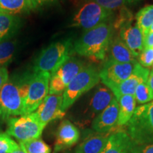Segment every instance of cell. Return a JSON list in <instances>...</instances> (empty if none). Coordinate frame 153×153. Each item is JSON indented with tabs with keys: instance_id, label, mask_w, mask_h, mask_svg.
<instances>
[{
	"instance_id": "obj_28",
	"label": "cell",
	"mask_w": 153,
	"mask_h": 153,
	"mask_svg": "<svg viewBox=\"0 0 153 153\" xmlns=\"http://www.w3.org/2000/svg\"><path fill=\"white\" fill-rule=\"evenodd\" d=\"M19 148L18 144L7 133H0V153H12Z\"/></svg>"
},
{
	"instance_id": "obj_8",
	"label": "cell",
	"mask_w": 153,
	"mask_h": 153,
	"mask_svg": "<svg viewBox=\"0 0 153 153\" xmlns=\"http://www.w3.org/2000/svg\"><path fill=\"white\" fill-rule=\"evenodd\" d=\"M113 14V11L106 9L94 1L88 0L74 14L71 26L83 28L86 31L106 22Z\"/></svg>"
},
{
	"instance_id": "obj_31",
	"label": "cell",
	"mask_w": 153,
	"mask_h": 153,
	"mask_svg": "<svg viewBox=\"0 0 153 153\" xmlns=\"http://www.w3.org/2000/svg\"><path fill=\"white\" fill-rule=\"evenodd\" d=\"M56 1L57 0H30L33 10L53 4L56 3Z\"/></svg>"
},
{
	"instance_id": "obj_10",
	"label": "cell",
	"mask_w": 153,
	"mask_h": 153,
	"mask_svg": "<svg viewBox=\"0 0 153 153\" xmlns=\"http://www.w3.org/2000/svg\"><path fill=\"white\" fill-rule=\"evenodd\" d=\"M135 63H121L107 59L99 70V77L106 87L118 85L128 78Z\"/></svg>"
},
{
	"instance_id": "obj_5",
	"label": "cell",
	"mask_w": 153,
	"mask_h": 153,
	"mask_svg": "<svg viewBox=\"0 0 153 153\" xmlns=\"http://www.w3.org/2000/svg\"><path fill=\"white\" fill-rule=\"evenodd\" d=\"M100 82L99 70L95 66H85L74 76L62 94V108L66 111L82 95L90 91Z\"/></svg>"
},
{
	"instance_id": "obj_30",
	"label": "cell",
	"mask_w": 153,
	"mask_h": 153,
	"mask_svg": "<svg viewBox=\"0 0 153 153\" xmlns=\"http://www.w3.org/2000/svg\"><path fill=\"white\" fill-rule=\"evenodd\" d=\"M139 63L144 68H148L153 65V48L143 49L142 53L139 55Z\"/></svg>"
},
{
	"instance_id": "obj_37",
	"label": "cell",
	"mask_w": 153,
	"mask_h": 153,
	"mask_svg": "<svg viewBox=\"0 0 153 153\" xmlns=\"http://www.w3.org/2000/svg\"><path fill=\"white\" fill-rule=\"evenodd\" d=\"M152 32H153V24L152 25V26H151L150 30V32H149V33H152Z\"/></svg>"
},
{
	"instance_id": "obj_38",
	"label": "cell",
	"mask_w": 153,
	"mask_h": 153,
	"mask_svg": "<svg viewBox=\"0 0 153 153\" xmlns=\"http://www.w3.org/2000/svg\"><path fill=\"white\" fill-rule=\"evenodd\" d=\"M152 69H153V65H152Z\"/></svg>"
},
{
	"instance_id": "obj_16",
	"label": "cell",
	"mask_w": 153,
	"mask_h": 153,
	"mask_svg": "<svg viewBox=\"0 0 153 153\" xmlns=\"http://www.w3.org/2000/svg\"><path fill=\"white\" fill-rule=\"evenodd\" d=\"M120 38L135 57H138L144 49L143 36L134 21L120 28Z\"/></svg>"
},
{
	"instance_id": "obj_3",
	"label": "cell",
	"mask_w": 153,
	"mask_h": 153,
	"mask_svg": "<svg viewBox=\"0 0 153 153\" xmlns=\"http://www.w3.org/2000/svg\"><path fill=\"white\" fill-rule=\"evenodd\" d=\"M74 53L71 39H65L51 43L41 51L33 65L34 72L53 73Z\"/></svg>"
},
{
	"instance_id": "obj_15",
	"label": "cell",
	"mask_w": 153,
	"mask_h": 153,
	"mask_svg": "<svg viewBox=\"0 0 153 153\" xmlns=\"http://www.w3.org/2000/svg\"><path fill=\"white\" fill-rule=\"evenodd\" d=\"M79 139V131L70 120H64L59 126L54 145V153L73 146Z\"/></svg>"
},
{
	"instance_id": "obj_24",
	"label": "cell",
	"mask_w": 153,
	"mask_h": 153,
	"mask_svg": "<svg viewBox=\"0 0 153 153\" xmlns=\"http://www.w3.org/2000/svg\"><path fill=\"white\" fill-rule=\"evenodd\" d=\"M16 46V41L8 39L0 43V68H7L12 61Z\"/></svg>"
},
{
	"instance_id": "obj_12",
	"label": "cell",
	"mask_w": 153,
	"mask_h": 153,
	"mask_svg": "<svg viewBox=\"0 0 153 153\" xmlns=\"http://www.w3.org/2000/svg\"><path fill=\"white\" fill-rule=\"evenodd\" d=\"M62 106V94H48L34 113L39 121L46 126L50 122L64 117L65 111Z\"/></svg>"
},
{
	"instance_id": "obj_9",
	"label": "cell",
	"mask_w": 153,
	"mask_h": 153,
	"mask_svg": "<svg viewBox=\"0 0 153 153\" xmlns=\"http://www.w3.org/2000/svg\"><path fill=\"white\" fill-rule=\"evenodd\" d=\"M85 67L78 58L71 57L51 74L49 94H62L74 76Z\"/></svg>"
},
{
	"instance_id": "obj_40",
	"label": "cell",
	"mask_w": 153,
	"mask_h": 153,
	"mask_svg": "<svg viewBox=\"0 0 153 153\" xmlns=\"http://www.w3.org/2000/svg\"><path fill=\"white\" fill-rule=\"evenodd\" d=\"M152 48H153V47H152Z\"/></svg>"
},
{
	"instance_id": "obj_20",
	"label": "cell",
	"mask_w": 153,
	"mask_h": 153,
	"mask_svg": "<svg viewBox=\"0 0 153 153\" xmlns=\"http://www.w3.org/2000/svg\"><path fill=\"white\" fill-rule=\"evenodd\" d=\"M119 105L118 126H126L133 116L136 108V100L134 95H123L117 99Z\"/></svg>"
},
{
	"instance_id": "obj_17",
	"label": "cell",
	"mask_w": 153,
	"mask_h": 153,
	"mask_svg": "<svg viewBox=\"0 0 153 153\" xmlns=\"http://www.w3.org/2000/svg\"><path fill=\"white\" fill-rule=\"evenodd\" d=\"M114 94L106 86L99 85L91 95L87 108L89 118H96L111 104L114 99Z\"/></svg>"
},
{
	"instance_id": "obj_33",
	"label": "cell",
	"mask_w": 153,
	"mask_h": 153,
	"mask_svg": "<svg viewBox=\"0 0 153 153\" xmlns=\"http://www.w3.org/2000/svg\"><path fill=\"white\" fill-rule=\"evenodd\" d=\"M143 47H144V49L153 47V32L148 33V36L144 38Z\"/></svg>"
},
{
	"instance_id": "obj_34",
	"label": "cell",
	"mask_w": 153,
	"mask_h": 153,
	"mask_svg": "<svg viewBox=\"0 0 153 153\" xmlns=\"http://www.w3.org/2000/svg\"><path fill=\"white\" fill-rule=\"evenodd\" d=\"M139 153H153V143L140 145Z\"/></svg>"
},
{
	"instance_id": "obj_29",
	"label": "cell",
	"mask_w": 153,
	"mask_h": 153,
	"mask_svg": "<svg viewBox=\"0 0 153 153\" xmlns=\"http://www.w3.org/2000/svg\"><path fill=\"white\" fill-rule=\"evenodd\" d=\"M133 21L134 20L131 11L128 10L127 7H123L120 9L119 14L115 19L113 27L116 29H120Z\"/></svg>"
},
{
	"instance_id": "obj_1",
	"label": "cell",
	"mask_w": 153,
	"mask_h": 153,
	"mask_svg": "<svg viewBox=\"0 0 153 153\" xmlns=\"http://www.w3.org/2000/svg\"><path fill=\"white\" fill-rule=\"evenodd\" d=\"M113 26L104 22L86 30L74 42V53L96 61L104 60L113 40Z\"/></svg>"
},
{
	"instance_id": "obj_32",
	"label": "cell",
	"mask_w": 153,
	"mask_h": 153,
	"mask_svg": "<svg viewBox=\"0 0 153 153\" xmlns=\"http://www.w3.org/2000/svg\"><path fill=\"white\" fill-rule=\"evenodd\" d=\"M9 72L7 68H0V89L4 85V84L8 81Z\"/></svg>"
},
{
	"instance_id": "obj_6",
	"label": "cell",
	"mask_w": 153,
	"mask_h": 153,
	"mask_svg": "<svg viewBox=\"0 0 153 153\" xmlns=\"http://www.w3.org/2000/svg\"><path fill=\"white\" fill-rule=\"evenodd\" d=\"M24 115V101L19 76L9 77L0 89V120Z\"/></svg>"
},
{
	"instance_id": "obj_18",
	"label": "cell",
	"mask_w": 153,
	"mask_h": 153,
	"mask_svg": "<svg viewBox=\"0 0 153 153\" xmlns=\"http://www.w3.org/2000/svg\"><path fill=\"white\" fill-rule=\"evenodd\" d=\"M110 134L97 133L89 135L76 147L74 153H101L104 150Z\"/></svg>"
},
{
	"instance_id": "obj_2",
	"label": "cell",
	"mask_w": 153,
	"mask_h": 153,
	"mask_svg": "<svg viewBox=\"0 0 153 153\" xmlns=\"http://www.w3.org/2000/svg\"><path fill=\"white\" fill-rule=\"evenodd\" d=\"M19 78L24 101V115L31 114L49 94L51 73L28 72Z\"/></svg>"
},
{
	"instance_id": "obj_4",
	"label": "cell",
	"mask_w": 153,
	"mask_h": 153,
	"mask_svg": "<svg viewBox=\"0 0 153 153\" xmlns=\"http://www.w3.org/2000/svg\"><path fill=\"white\" fill-rule=\"evenodd\" d=\"M126 132L139 145L153 143V101L135 108Z\"/></svg>"
},
{
	"instance_id": "obj_39",
	"label": "cell",
	"mask_w": 153,
	"mask_h": 153,
	"mask_svg": "<svg viewBox=\"0 0 153 153\" xmlns=\"http://www.w3.org/2000/svg\"><path fill=\"white\" fill-rule=\"evenodd\" d=\"M152 70H153V69H152Z\"/></svg>"
},
{
	"instance_id": "obj_23",
	"label": "cell",
	"mask_w": 153,
	"mask_h": 153,
	"mask_svg": "<svg viewBox=\"0 0 153 153\" xmlns=\"http://www.w3.org/2000/svg\"><path fill=\"white\" fill-rule=\"evenodd\" d=\"M136 22L145 38L150 32V28L153 24V5L143 7L137 13Z\"/></svg>"
},
{
	"instance_id": "obj_14",
	"label": "cell",
	"mask_w": 153,
	"mask_h": 153,
	"mask_svg": "<svg viewBox=\"0 0 153 153\" xmlns=\"http://www.w3.org/2000/svg\"><path fill=\"white\" fill-rule=\"evenodd\" d=\"M119 105L114 98L111 104L94 119L92 128L99 133L108 134L116 131L118 126Z\"/></svg>"
},
{
	"instance_id": "obj_21",
	"label": "cell",
	"mask_w": 153,
	"mask_h": 153,
	"mask_svg": "<svg viewBox=\"0 0 153 153\" xmlns=\"http://www.w3.org/2000/svg\"><path fill=\"white\" fill-rule=\"evenodd\" d=\"M30 0H0V12L18 16L33 11Z\"/></svg>"
},
{
	"instance_id": "obj_11",
	"label": "cell",
	"mask_w": 153,
	"mask_h": 153,
	"mask_svg": "<svg viewBox=\"0 0 153 153\" xmlns=\"http://www.w3.org/2000/svg\"><path fill=\"white\" fill-rule=\"evenodd\" d=\"M150 70L144 68L138 62L134 65L133 72L128 79L118 85H111L107 88L112 91L116 99L123 95H135L136 88L140 84L148 81Z\"/></svg>"
},
{
	"instance_id": "obj_22",
	"label": "cell",
	"mask_w": 153,
	"mask_h": 153,
	"mask_svg": "<svg viewBox=\"0 0 153 153\" xmlns=\"http://www.w3.org/2000/svg\"><path fill=\"white\" fill-rule=\"evenodd\" d=\"M21 19L19 16L0 12V43L8 40L21 26Z\"/></svg>"
},
{
	"instance_id": "obj_25",
	"label": "cell",
	"mask_w": 153,
	"mask_h": 153,
	"mask_svg": "<svg viewBox=\"0 0 153 153\" xmlns=\"http://www.w3.org/2000/svg\"><path fill=\"white\" fill-rule=\"evenodd\" d=\"M19 143L24 147L26 153H51V148L41 138Z\"/></svg>"
},
{
	"instance_id": "obj_27",
	"label": "cell",
	"mask_w": 153,
	"mask_h": 153,
	"mask_svg": "<svg viewBox=\"0 0 153 153\" xmlns=\"http://www.w3.org/2000/svg\"><path fill=\"white\" fill-rule=\"evenodd\" d=\"M134 96L139 104H147L153 100L152 93L147 82H143L137 86Z\"/></svg>"
},
{
	"instance_id": "obj_13",
	"label": "cell",
	"mask_w": 153,
	"mask_h": 153,
	"mask_svg": "<svg viewBox=\"0 0 153 153\" xmlns=\"http://www.w3.org/2000/svg\"><path fill=\"white\" fill-rule=\"evenodd\" d=\"M140 148V145L137 144L127 132L118 130L110 134L101 153H139Z\"/></svg>"
},
{
	"instance_id": "obj_36",
	"label": "cell",
	"mask_w": 153,
	"mask_h": 153,
	"mask_svg": "<svg viewBox=\"0 0 153 153\" xmlns=\"http://www.w3.org/2000/svg\"><path fill=\"white\" fill-rule=\"evenodd\" d=\"M19 148L18 149V150H16V151H14V152H12V153H26V150H25V149L24 148V147L22 146V145L20 143H19Z\"/></svg>"
},
{
	"instance_id": "obj_7",
	"label": "cell",
	"mask_w": 153,
	"mask_h": 153,
	"mask_svg": "<svg viewBox=\"0 0 153 153\" xmlns=\"http://www.w3.org/2000/svg\"><path fill=\"white\" fill-rule=\"evenodd\" d=\"M43 126L35 113L22 115L19 117H11L7 120V133L19 142H26L30 140L41 138Z\"/></svg>"
},
{
	"instance_id": "obj_26",
	"label": "cell",
	"mask_w": 153,
	"mask_h": 153,
	"mask_svg": "<svg viewBox=\"0 0 153 153\" xmlns=\"http://www.w3.org/2000/svg\"><path fill=\"white\" fill-rule=\"evenodd\" d=\"M101 6L106 9L114 11L118 9L126 7L127 5L139 2L141 0H90Z\"/></svg>"
},
{
	"instance_id": "obj_19",
	"label": "cell",
	"mask_w": 153,
	"mask_h": 153,
	"mask_svg": "<svg viewBox=\"0 0 153 153\" xmlns=\"http://www.w3.org/2000/svg\"><path fill=\"white\" fill-rule=\"evenodd\" d=\"M108 52H109L108 59L116 62L121 63H135L137 62L135 60L136 57L120 38L112 40Z\"/></svg>"
},
{
	"instance_id": "obj_35",
	"label": "cell",
	"mask_w": 153,
	"mask_h": 153,
	"mask_svg": "<svg viewBox=\"0 0 153 153\" xmlns=\"http://www.w3.org/2000/svg\"><path fill=\"white\" fill-rule=\"evenodd\" d=\"M147 83H148L149 87H150L151 93H152V95L153 97V70H151L150 72Z\"/></svg>"
}]
</instances>
